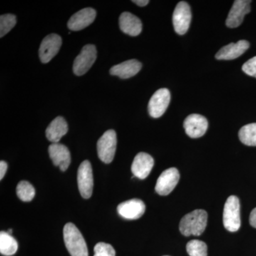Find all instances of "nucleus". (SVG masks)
I'll use <instances>...</instances> for the list:
<instances>
[{"instance_id":"f257e3e1","label":"nucleus","mask_w":256,"mask_h":256,"mask_svg":"<svg viewBox=\"0 0 256 256\" xmlns=\"http://www.w3.org/2000/svg\"><path fill=\"white\" fill-rule=\"evenodd\" d=\"M207 220L208 214L206 210H193L182 218L180 224V232L185 236L202 235L206 229Z\"/></svg>"},{"instance_id":"f03ea898","label":"nucleus","mask_w":256,"mask_h":256,"mask_svg":"<svg viewBox=\"0 0 256 256\" xmlns=\"http://www.w3.org/2000/svg\"><path fill=\"white\" fill-rule=\"evenodd\" d=\"M66 247L72 256H88L86 242L78 228L72 223L66 224L64 228Z\"/></svg>"},{"instance_id":"7ed1b4c3","label":"nucleus","mask_w":256,"mask_h":256,"mask_svg":"<svg viewBox=\"0 0 256 256\" xmlns=\"http://www.w3.org/2000/svg\"><path fill=\"white\" fill-rule=\"evenodd\" d=\"M224 226L230 232L238 230L240 227V202L238 197L230 196L224 205Z\"/></svg>"},{"instance_id":"20e7f679","label":"nucleus","mask_w":256,"mask_h":256,"mask_svg":"<svg viewBox=\"0 0 256 256\" xmlns=\"http://www.w3.org/2000/svg\"><path fill=\"white\" fill-rule=\"evenodd\" d=\"M117 148V136L114 130L106 131L97 143L99 159L106 164L112 162Z\"/></svg>"},{"instance_id":"39448f33","label":"nucleus","mask_w":256,"mask_h":256,"mask_svg":"<svg viewBox=\"0 0 256 256\" xmlns=\"http://www.w3.org/2000/svg\"><path fill=\"white\" fill-rule=\"evenodd\" d=\"M97 58V50L92 44L86 45L74 62V73L78 76L84 75L92 68Z\"/></svg>"},{"instance_id":"423d86ee","label":"nucleus","mask_w":256,"mask_h":256,"mask_svg":"<svg viewBox=\"0 0 256 256\" xmlns=\"http://www.w3.org/2000/svg\"><path fill=\"white\" fill-rule=\"evenodd\" d=\"M77 180L79 192L82 198H90L94 190V175L90 162L85 160L79 166Z\"/></svg>"},{"instance_id":"0eeeda50","label":"nucleus","mask_w":256,"mask_h":256,"mask_svg":"<svg viewBox=\"0 0 256 256\" xmlns=\"http://www.w3.org/2000/svg\"><path fill=\"white\" fill-rule=\"evenodd\" d=\"M192 20L190 5L186 2H180L176 5L173 13V25L175 32L180 35L188 32Z\"/></svg>"},{"instance_id":"6e6552de","label":"nucleus","mask_w":256,"mask_h":256,"mask_svg":"<svg viewBox=\"0 0 256 256\" xmlns=\"http://www.w3.org/2000/svg\"><path fill=\"white\" fill-rule=\"evenodd\" d=\"M170 92L168 89L160 88L152 96L148 104V112L151 117L158 118L164 114L170 102Z\"/></svg>"},{"instance_id":"1a4fd4ad","label":"nucleus","mask_w":256,"mask_h":256,"mask_svg":"<svg viewBox=\"0 0 256 256\" xmlns=\"http://www.w3.org/2000/svg\"><path fill=\"white\" fill-rule=\"evenodd\" d=\"M180 174L176 168L164 170L158 178L156 191L161 196H166L174 190L180 181Z\"/></svg>"},{"instance_id":"9d476101","label":"nucleus","mask_w":256,"mask_h":256,"mask_svg":"<svg viewBox=\"0 0 256 256\" xmlns=\"http://www.w3.org/2000/svg\"><path fill=\"white\" fill-rule=\"evenodd\" d=\"M62 44V37L58 34H52L45 37L38 50V54L42 63H48L60 52Z\"/></svg>"},{"instance_id":"9b49d317","label":"nucleus","mask_w":256,"mask_h":256,"mask_svg":"<svg viewBox=\"0 0 256 256\" xmlns=\"http://www.w3.org/2000/svg\"><path fill=\"white\" fill-rule=\"evenodd\" d=\"M249 0H236L229 12L226 24L229 28H236L244 22V16L250 12Z\"/></svg>"},{"instance_id":"f8f14e48","label":"nucleus","mask_w":256,"mask_h":256,"mask_svg":"<svg viewBox=\"0 0 256 256\" xmlns=\"http://www.w3.org/2000/svg\"><path fill=\"white\" fill-rule=\"evenodd\" d=\"M208 126L206 118L198 114H190L184 122L185 132L192 138L202 137L206 133Z\"/></svg>"},{"instance_id":"ddd939ff","label":"nucleus","mask_w":256,"mask_h":256,"mask_svg":"<svg viewBox=\"0 0 256 256\" xmlns=\"http://www.w3.org/2000/svg\"><path fill=\"white\" fill-rule=\"evenodd\" d=\"M146 204L142 200L138 198L122 202L118 206L120 216L126 220H136L140 218L146 212Z\"/></svg>"},{"instance_id":"4468645a","label":"nucleus","mask_w":256,"mask_h":256,"mask_svg":"<svg viewBox=\"0 0 256 256\" xmlns=\"http://www.w3.org/2000/svg\"><path fill=\"white\" fill-rule=\"evenodd\" d=\"M48 154L55 166L62 172L66 171L72 161L70 151L66 146L60 143H52L48 148Z\"/></svg>"},{"instance_id":"2eb2a0df","label":"nucleus","mask_w":256,"mask_h":256,"mask_svg":"<svg viewBox=\"0 0 256 256\" xmlns=\"http://www.w3.org/2000/svg\"><path fill=\"white\" fill-rule=\"evenodd\" d=\"M96 16V10L92 8H84L74 14L68 22V28L72 31H80L92 24Z\"/></svg>"},{"instance_id":"dca6fc26","label":"nucleus","mask_w":256,"mask_h":256,"mask_svg":"<svg viewBox=\"0 0 256 256\" xmlns=\"http://www.w3.org/2000/svg\"><path fill=\"white\" fill-rule=\"evenodd\" d=\"M154 163V160L150 154L146 152L138 153L131 166L132 174L136 178L144 180L151 172Z\"/></svg>"},{"instance_id":"f3484780","label":"nucleus","mask_w":256,"mask_h":256,"mask_svg":"<svg viewBox=\"0 0 256 256\" xmlns=\"http://www.w3.org/2000/svg\"><path fill=\"white\" fill-rule=\"evenodd\" d=\"M250 44L246 40H240L237 43H230L222 47L216 54L218 60H233L240 56L248 50Z\"/></svg>"},{"instance_id":"a211bd4d","label":"nucleus","mask_w":256,"mask_h":256,"mask_svg":"<svg viewBox=\"0 0 256 256\" xmlns=\"http://www.w3.org/2000/svg\"><path fill=\"white\" fill-rule=\"evenodd\" d=\"M121 31L131 36H138L142 30L140 20L136 15L130 12H124L119 18Z\"/></svg>"},{"instance_id":"6ab92c4d","label":"nucleus","mask_w":256,"mask_h":256,"mask_svg":"<svg viewBox=\"0 0 256 256\" xmlns=\"http://www.w3.org/2000/svg\"><path fill=\"white\" fill-rule=\"evenodd\" d=\"M142 68V64L136 60H126L110 68V74L120 78L126 79L134 76Z\"/></svg>"},{"instance_id":"aec40b11","label":"nucleus","mask_w":256,"mask_h":256,"mask_svg":"<svg viewBox=\"0 0 256 256\" xmlns=\"http://www.w3.org/2000/svg\"><path fill=\"white\" fill-rule=\"evenodd\" d=\"M68 127L66 121L62 116L56 118L46 128V136L50 142L58 143L67 132Z\"/></svg>"},{"instance_id":"412c9836","label":"nucleus","mask_w":256,"mask_h":256,"mask_svg":"<svg viewBox=\"0 0 256 256\" xmlns=\"http://www.w3.org/2000/svg\"><path fill=\"white\" fill-rule=\"evenodd\" d=\"M18 244L8 232L0 233V252L6 256H13L18 252Z\"/></svg>"},{"instance_id":"4be33fe9","label":"nucleus","mask_w":256,"mask_h":256,"mask_svg":"<svg viewBox=\"0 0 256 256\" xmlns=\"http://www.w3.org/2000/svg\"><path fill=\"white\" fill-rule=\"evenodd\" d=\"M240 142L248 146H256V124H246L238 132Z\"/></svg>"},{"instance_id":"5701e85b","label":"nucleus","mask_w":256,"mask_h":256,"mask_svg":"<svg viewBox=\"0 0 256 256\" xmlns=\"http://www.w3.org/2000/svg\"><path fill=\"white\" fill-rule=\"evenodd\" d=\"M16 195L22 202H31L35 196L34 188L28 182L21 181L16 186Z\"/></svg>"},{"instance_id":"b1692460","label":"nucleus","mask_w":256,"mask_h":256,"mask_svg":"<svg viewBox=\"0 0 256 256\" xmlns=\"http://www.w3.org/2000/svg\"><path fill=\"white\" fill-rule=\"evenodd\" d=\"M186 252L190 256H207V246L200 240H192L186 245Z\"/></svg>"},{"instance_id":"393cba45","label":"nucleus","mask_w":256,"mask_h":256,"mask_svg":"<svg viewBox=\"0 0 256 256\" xmlns=\"http://www.w3.org/2000/svg\"><path fill=\"white\" fill-rule=\"evenodd\" d=\"M16 23V16L11 14L1 15L0 16V37L9 33Z\"/></svg>"},{"instance_id":"a878e982","label":"nucleus","mask_w":256,"mask_h":256,"mask_svg":"<svg viewBox=\"0 0 256 256\" xmlns=\"http://www.w3.org/2000/svg\"><path fill=\"white\" fill-rule=\"evenodd\" d=\"M94 256H116V250L110 244L100 242L94 247Z\"/></svg>"},{"instance_id":"bb28decb","label":"nucleus","mask_w":256,"mask_h":256,"mask_svg":"<svg viewBox=\"0 0 256 256\" xmlns=\"http://www.w3.org/2000/svg\"><path fill=\"white\" fill-rule=\"evenodd\" d=\"M242 70L247 75L256 78V56L246 62L242 65Z\"/></svg>"},{"instance_id":"cd10ccee","label":"nucleus","mask_w":256,"mask_h":256,"mask_svg":"<svg viewBox=\"0 0 256 256\" xmlns=\"http://www.w3.org/2000/svg\"><path fill=\"white\" fill-rule=\"evenodd\" d=\"M8 163L4 161L0 162V180H2L5 174H6V170H8Z\"/></svg>"},{"instance_id":"c85d7f7f","label":"nucleus","mask_w":256,"mask_h":256,"mask_svg":"<svg viewBox=\"0 0 256 256\" xmlns=\"http://www.w3.org/2000/svg\"><path fill=\"white\" fill-rule=\"evenodd\" d=\"M249 222H250V225H252L254 228H256V208H254V210H252V213H250Z\"/></svg>"},{"instance_id":"c756f323","label":"nucleus","mask_w":256,"mask_h":256,"mask_svg":"<svg viewBox=\"0 0 256 256\" xmlns=\"http://www.w3.org/2000/svg\"><path fill=\"white\" fill-rule=\"evenodd\" d=\"M132 2L138 5V6H144L148 5L150 2L148 0H134V1H132Z\"/></svg>"},{"instance_id":"7c9ffc66","label":"nucleus","mask_w":256,"mask_h":256,"mask_svg":"<svg viewBox=\"0 0 256 256\" xmlns=\"http://www.w3.org/2000/svg\"><path fill=\"white\" fill-rule=\"evenodd\" d=\"M12 229H10V230H8V234H10V235H12Z\"/></svg>"},{"instance_id":"2f4dec72","label":"nucleus","mask_w":256,"mask_h":256,"mask_svg":"<svg viewBox=\"0 0 256 256\" xmlns=\"http://www.w3.org/2000/svg\"></svg>"}]
</instances>
